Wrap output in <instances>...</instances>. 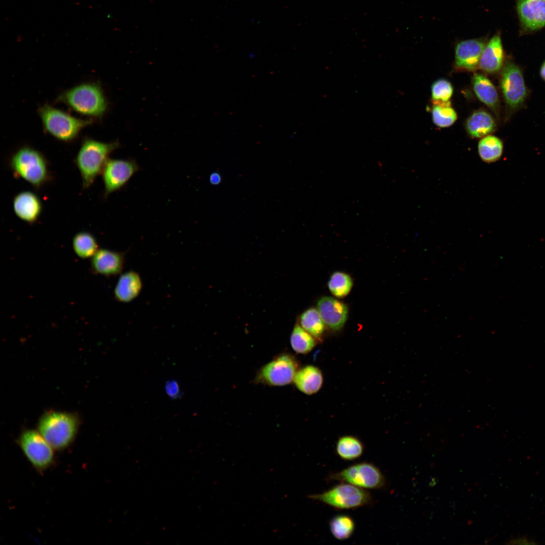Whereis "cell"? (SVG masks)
<instances>
[{
    "label": "cell",
    "mask_w": 545,
    "mask_h": 545,
    "mask_svg": "<svg viewBox=\"0 0 545 545\" xmlns=\"http://www.w3.org/2000/svg\"><path fill=\"white\" fill-rule=\"evenodd\" d=\"M79 426L78 417L71 413L50 411L39 420V432L56 450H63L75 440Z\"/></svg>",
    "instance_id": "obj_1"
},
{
    "label": "cell",
    "mask_w": 545,
    "mask_h": 545,
    "mask_svg": "<svg viewBox=\"0 0 545 545\" xmlns=\"http://www.w3.org/2000/svg\"><path fill=\"white\" fill-rule=\"evenodd\" d=\"M118 146L117 142L104 143L91 138L84 139L75 158L84 189L89 188L101 174L109 155Z\"/></svg>",
    "instance_id": "obj_2"
},
{
    "label": "cell",
    "mask_w": 545,
    "mask_h": 545,
    "mask_svg": "<svg viewBox=\"0 0 545 545\" xmlns=\"http://www.w3.org/2000/svg\"><path fill=\"white\" fill-rule=\"evenodd\" d=\"M58 101L81 115L90 117H100L107 107L100 86L92 82L82 83L64 91L58 96Z\"/></svg>",
    "instance_id": "obj_3"
},
{
    "label": "cell",
    "mask_w": 545,
    "mask_h": 545,
    "mask_svg": "<svg viewBox=\"0 0 545 545\" xmlns=\"http://www.w3.org/2000/svg\"><path fill=\"white\" fill-rule=\"evenodd\" d=\"M12 172L35 188H40L50 178L47 161L37 150L23 146L14 152L10 161Z\"/></svg>",
    "instance_id": "obj_4"
},
{
    "label": "cell",
    "mask_w": 545,
    "mask_h": 545,
    "mask_svg": "<svg viewBox=\"0 0 545 545\" xmlns=\"http://www.w3.org/2000/svg\"><path fill=\"white\" fill-rule=\"evenodd\" d=\"M38 114L45 131L63 142L75 140L81 131L93 121L91 119L77 118L48 104L41 106Z\"/></svg>",
    "instance_id": "obj_5"
},
{
    "label": "cell",
    "mask_w": 545,
    "mask_h": 545,
    "mask_svg": "<svg viewBox=\"0 0 545 545\" xmlns=\"http://www.w3.org/2000/svg\"><path fill=\"white\" fill-rule=\"evenodd\" d=\"M308 498L339 509L356 508L368 504L371 500L368 492L350 483L342 482L321 494Z\"/></svg>",
    "instance_id": "obj_6"
},
{
    "label": "cell",
    "mask_w": 545,
    "mask_h": 545,
    "mask_svg": "<svg viewBox=\"0 0 545 545\" xmlns=\"http://www.w3.org/2000/svg\"><path fill=\"white\" fill-rule=\"evenodd\" d=\"M299 369L296 358L290 353H283L259 370L254 382L271 386H285L293 382Z\"/></svg>",
    "instance_id": "obj_7"
},
{
    "label": "cell",
    "mask_w": 545,
    "mask_h": 545,
    "mask_svg": "<svg viewBox=\"0 0 545 545\" xmlns=\"http://www.w3.org/2000/svg\"><path fill=\"white\" fill-rule=\"evenodd\" d=\"M19 444L25 456L37 470L44 471L53 464V448L38 431L25 430L19 437Z\"/></svg>",
    "instance_id": "obj_8"
},
{
    "label": "cell",
    "mask_w": 545,
    "mask_h": 545,
    "mask_svg": "<svg viewBox=\"0 0 545 545\" xmlns=\"http://www.w3.org/2000/svg\"><path fill=\"white\" fill-rule=\"evenodd\" d=\"M330 478L364 489H377L385 485V479L382 472L374 465L368 462L350 466L332 474Z\"/></svg>",
    "instance_id": "obj_9"
},
{
    "label": "cell",
    "mask_w": 545,
    "mask_h": 545,
    "mask_svg": "<svg viewBox=\"0 0 545 545\" xmlns=\"http://www.w3.org/2000/svg\"><path fill=\"white\" fill-rule=\"evenodd\" d=\"M500 87L505 101L511 109H516L524 102L527 88L522 72L518 66L508 62L502 68Z\"/></svg>",
    "instance_id": "obj_10"
},
{
    "label": "cell",
    "mask_w": 545,
    "mask_h": 545,
    "mask_svg": "<svg viewBox=\"0 0 545 545\" xmlns=\"http://www.w3.org/2000/svg\"><path fill=\"white\" fill-rule=\"evenodd\" d=\"M139 169L133 160L109 158L101 172L104 198L122 188Z\"/></svg>",
    "instance_id": "obj_11"
},
{
    "label": "cell",
    "mask_w": 545,
    "mask_h": 545,
    "mask_svg": "<svg viewBox=\"0 0 545 545\" xmlns=\"http://www.w3.org/2000/svg\"><path fill=\"white\" fill-rule=\"evenodd\" d=\"M317 309L325 325L334 331L340 330L348 318L347 305L339 299L323 296L317 302Z\"/></svg>",
    "instance_id": "obj_12"
},
{
    "label": "cell",
    "mask_w": 545,
    "mask_h": 545,
    "mask_svg": "<svg viewBox=\"0 0 545 545\" xmlns=\"http://www.w3.org/2000/svg\"><path fill=\"white\" fill-rule=\"evenodd\" d=\"M125 262V253L101 248L90 258V268L95 274L115 276L121 273Z\"/></svg>",
    "instance_id": "obj_13"
},
{
    "label": "cell",
    "mask_w": 545,
    "mask_h": 545,
    "mask_svg": "<svg viewBox=\"0 0 545 545\" xmlns=\"http://www.w3.org/2000/svg\"><path fill=\"white\" fill-rule=\"evenodd\" d=\"M484 41L480 39H471L459 42L455 49L456 66L460 69L473 71L478 67Z\"/></svg>",
    "instance_id": "obj_14"
},
{
    "label": "cell",
    "mask_w": 545,
    "mask_h": 545,
    "mask_svg": "<svg viewBox=\"0 0 545 545\" xmlns=\"http://www.w3.org/2000/svg\"><path fill=\"white\" fill-rule=\"evenodd\" d=\"M13 208L19 219L33 224L38 220L41 213L42 204L37 194L30 191H23L14 197Z\"/></svg>",
    "instance_id": "obj_15"
},
{
    "label": "cell",
    "mask_w": 545,
    "mask_h": 545,
    "mask_svg": "<svg viewBox=\"0 0 545 545\" xmlns=\"http://www.w3.org/2000/svg\"><path fill=\"white\" fill-rule=\"evenodd\" d=\"M517 10L526 28L534 30L545 26V0H519Z\"/></svg>",
    "instance_id": "obj_16"
},
{
    "label": "cell",
    "mask_w": 545,
    "mask_h": 545,
    "mask_svg": "<svg viewBox=\"0 0 545 545\" xmlns=\"http://www.w3.org/2000/svg\"><path fill=\"white\" fill-rule=\"evenodd\" d=\"M504 51L501 39L496 35L485 45L482 52L478 67L482 71L493 74L503 67Z\"/></svg>",
    "instance_id": "obj_17"
},
{
    "label": "cell",
    "mask_w": 545,
    "mask_h": 545,
    "mask_svg": "<svg viewBox=\"0 0 545 545\" xmlns=\"http://www.w3.org/2000/svg\"><path fill=\"white\" fill-rule=\"evenodd\" d=\"M142 288L140 275L130 270L122 274L114 290L115 298L119 302L128 303L137 298Z\"/></svg>",
    "instance_id": "obj_18"
},
{
    "label": "cell",
    "mask_w": 545,
    "mask_h": 545,
    "mask_svg": "<svg viewBox=\"0 0 545 545\" xmlns=\"http://www.w3.org/2000/svg\"><path fill=\"white\" fill-rule=\"evenodd\" d=\"M293 382L300 392L312 395L321 388L323 383V374L317 367L312 365H306L298 369Z\"/></svg>",
    "instance_id": "obj_19"
},
{
    "label": "cell",
    "mask_w": 545,
    "mask_h": 545,
    "mask_svg": "<svg viewBox=\"0 0 545 545\" xmlns=\"http://www.w3.org/2000/svg\"><path fill=\"white\" fill-rule=\"evenodd\" d=\"M472 85L479 100L496 113L499 106V96L490 80L482 74L475 73L472 78Z\"/></svg>",
    "instance_id": "obj_20"
},
{
    "label": "cell",
    "mask_w": 545,
    "mask_h": 545,
    "mask_svg": "<svg viewBox=\"0 0 545 545\" xmlns=\"http://www.w3.org/2000/svg\"><path fill=\"white\" fill-rule=\"evenodd\" d=\"M496 122L492 116L485 111L479 110L471 114L465 123L469 135L474 138H482L494 131Z\"/></svg>",
    "instance_id": "obj_21"
},
{
    "label": "cell",
    "mask_w": 545,
    "mask_h": 545,
    "mask_svg": "<svg viewBox=\"0 0 545 545\" xmlns=\"http://www.w3.org/2000/svg\"><path fill=\"white\" fill-rule=\"evenodd\" d=\"M72 246L76 255L81 259L91 258L99 249L95 237L86 231L79 232L74 235Z\"/></svg>",
    "instance_id": "obj_22"
},
{
    "label": "cell",
    "mask_w": 545,
    "mask_h": 545,
    "mask_svg": "<svg viewBox=\"0 0 545 545\" xmlns=\"http://www.w3.org/2000/svg\"><path fill=\"white\" fill-rule=\"evenodd\" d=\"M299 324L317 341L321 339L325 325L317 308L310 307L303 312Z\"/></svg>",
    "instance_id": "obj_23"
},
{
    "label": "cell",
    "mask_w": 545,
    "mask_h": 545,
    "mask_svg": "<svg viewBox=\"0 0 545 545\" xmlns=\"http://www.w3.org/2000/svg\"><path fill=\"white\" fill-rule=\"evenodd\" d=\"M364 446L361 441L352 435H344L338 440L336 451L338 456L345 460H352L361 456Z\"/></svg>",
    "instance_id": "obj_24"
},
{
    "label": "cell",
    "mask_w": 545,
    "mask_h": 545,
    "mask_svg": "<svg viewBox=\"0 0 545 545\" xmlns=\"http://www.w3.org/2000/svg\"><path fill=\"white\" fill-rule=\"evenodd\" d=\"M317 341L299 323L295 324L290 337L291 345L295 352L302 354L309 353L316 346Z\"/></svg>",
    "instance_id": "obj_25"
},
{
    "label": "cell",
    "mask_w": 545,
    "mask_h": 545,
    "mask_svg": "<svg viewBox=\"0 0 545 545\" xmlns=\"http://www.w3.org/2000/svg\"><path fill=\"white\" fill-rule=\"evenodd\" d=\"M503 144L501 140L493 135L482 138L478 144V151L481 159L486 162H492L501 156Z\"/></svg>",
    "instance_id": "obj_26"
},
{
    "label": "cell",
    "mask_w": 545,
    "mask_h": 545,
    "mask_svg": "<svg viewBox=\"0 0 545 545\" xmlns=\"http://www.w3.org/2000/svg\"><path fill=\"white\" fill-rule=\"evenodd\" d=\"M353 285L351 277L342 271L333 272L328 283V288L332 295L337 298H343L350 292Z\"/></svg>",
    "instance_id": "obj_27"
},
{
    "label": "cell",
    "mask_w": 545,
    "mask_h": 545,
    "mask_svg": "<svg viewBox=\"0 0 545 545\" xmlns=\"http://www.w3.org/2000/svg\"><path fill=\"white\" fill-rule=\"evenodd\" d=\"M431 115L433 123L441 128L451 126L457 119V113L451 107L450 102H433Z\"/></svg>",
    "instance_id": "obj_28"
},
{
    "label": "cell",
    "mask_w": 545,
    "mask_h": 545,
    "mask_svg": "<svg viewBox=\"0 0 545 545\" xmlns=\"http://www.w3.org/2000/svg\"><path fill=\"white\" fill-rule=\"evenodd\" d=\"M330 528L333 536L338 539L344 540L350 537L355 529L353 519L346 515H338L330 522Z\"/></svg>",
    "instance_id": "obj_29"
},
{
    "label": "cell",
    "mask_w": 545,
    "mask_h": 545,
    "mask_svg": "<svg viewBox=\"0 0 545 545\" xmlns=\"http://www.w3.org/2000/svg\"><path fill=\"white\" fill-rule=\"evenodd\" d=\"M431 91L433 102H448L453 95V88L449 81L440 79L433 83Z\"/></svg>",
    "instance_id": "obj_30"
},
{
    "label": "cell",
    "mask_w": 545,
    "mask_h": 545,
    "mask_svg": "<svg viewBox=\"0 0 545 545\" xmlns=\"http://www.w3.org/2000/svg\"><path fill=\"white\" fill-rule=\"evenodd\" d=\"M165 391L167 395L171 399L176 400L182 396L180 385L175 379L168 380L166 382Z\"/></svg>",
    "instance_id": "obj_31"
},
{
    "label": "cell",
    "mask_w": 545,
    "mask_h": 545,
    "mask_svg": "<svg viewBox=\"0 0 545 545\" xmlns=\"http://www.w3.org/2000/svg\"><path fill=\"white\" fill-rule=\"evenodd\" d=\"M509 544H534L533 541L528 539L526 537H520L518 538H515L511 540L509 543Z\"/></svg>",
    "instance_id": "obj_32"
},
{
    "label": "cell",
    "mask_w": 545,
    "mask_h": 545,
    "mask_svg": "<svg viewBox=\"0 0 545 545\" xmlns=\"http://www.w3.org/2000/svg\"><path fill=\"white\" fill-rule=\"evenodd\" d=\"M221 181V178L220 175L216 173L212 174L210 176V182L213 185H217L220 183Z\"/></svg>",
    "instance_id": "obj_33"
},
{
    "label": "cell",
    "mask_w": 545,
    "mask_h": 545,
    "mask_svg": "<svg viewBox=\"0 0 545 545\" xmlns=\"http://www.w3.org/2000/svg\"><path fill=\"white\" fill-rule=\"evenodd\" d=\"M540 74L542 79L545 81V61L541 66Z\"/></svg>",
    "instance_id": "obj_34"
}]
</instances>
